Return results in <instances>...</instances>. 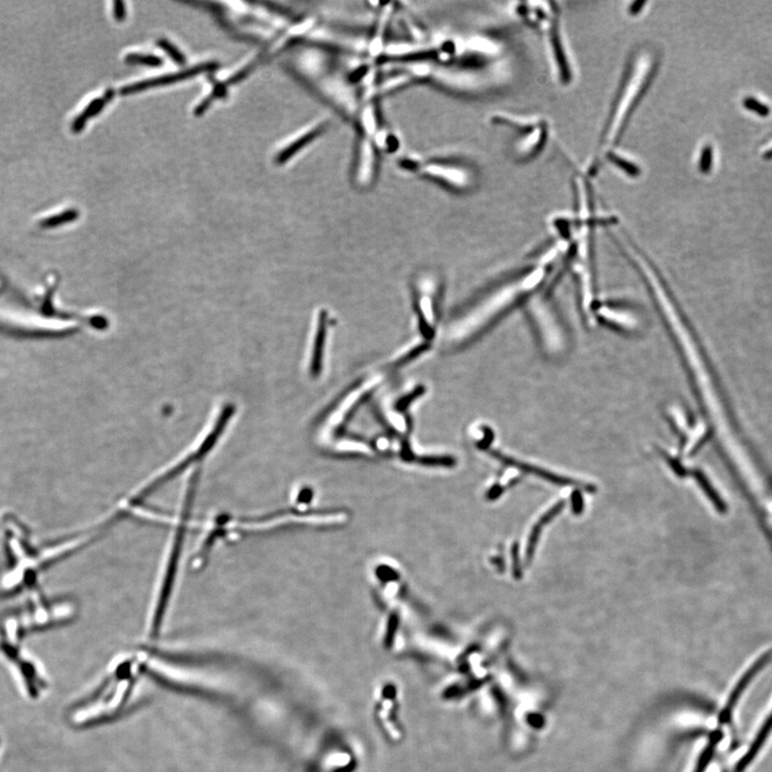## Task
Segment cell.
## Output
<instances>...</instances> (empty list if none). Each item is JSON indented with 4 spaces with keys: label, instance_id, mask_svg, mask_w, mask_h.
Returning <instances> with one entry per match:
<instances>
[{
    "label": "cell",
    "instance_id": "obj_11",
    "mask_svg": "<svg viewBox=\"0 0 772 772\" xmlns=\"http://www.w3.org/2000/svg\"><path fill=\"white\" fill-rule=\"evenodd\" d=\"M743 105H745V108L752 111V112L757 113V114L761 115V116H768V115H769L770 110L767 105L763 104V103L759 102L757 99H745Z\"/></svg>",
    "mask_w": 772,
    "mask_h": 772
},
{
    "label": "cell",
    "instance_id": "obj_8",
    "mask_svg": "<svg viewBox=\"0 0 772 772\" xmlns=\"http://www.w3.org/2000/svg\"><path fill=\"white\" fill-rule=\"evenodd\" d=\"M78 216H80L78 210L67 209L64 210V213L42 220L40 222V226H43V228H54V226H62V224L67 223V222L74 221V220L78 219Z\"/></svg>",
    "mask_w": 772,
    "mask_h": 772
},
{
    "label": "cell",
    "instance_id": "obj_13",
    "mask_svg": "<svg viewBox=\"0 0 772 772\" xmlns=\"http://www.w3.org/2000/svg\"><path fill=\"white\" fill-rule=\"evenodd\" d=\"M114 16L116 21L123 22L126 19V8L123 1H115Z\"/></svg>",
    "mask_w": 772,
    "mask_h": 772
},
{
    "label": "cell",
    "instance_id": "obj_2",
    "mask_svg": "<svg viewBox=\"0 0 772 772\" xmlns=\"http://www.w3.org/2000/svg\"><path fill=\"white\" fill-rule=\"evenodd\" d=\"M378 169V149L371 137L361 135L357 146L353 181L359 189H368L375 183Z\"/></svg>",
    "mask_w": 772,
    "mask_h": 772
},
{
    "label": "cell",
    "instance_id": "obj_4",
    "mask_svg": "<svg viewBox=\"0 0 772 772\" xmlns=\"http://www.w3.org/2000/svg\"><path fill=\"white\" fill-rule=\"evenodd\" d=\"M218 68H219V64H217V62H208V64H199V66L188 69L186 71L179 72V74H167V76H159V78H151V80L141 81V82L128 85V86H125L121 88L120 94L123 95V96H127V95L135 94V92H142V90L153 88V87L172 84V83H177L179 82V81L193 78V76H198V74H203V72L214 71V70Z\"/></svg>",
    "mask_w": 772,
    "mask_h": 772
},
{
    "label": "cell",
    "instance_id": "obj_6",
    "mask_svg": "<svg viewBox=\"0 0 772 772\" xmlns=\"http://www.w3.org/2000/svg\"><path fill=\"white\" fill-rule=\"evenodd\" d=\"M113 98H114V90H108L102 97L95 99L90 104L87 105V108L84 109L83 112L74 119V124H72L74 133H80L84 129L88 119L98 115L100 111L106 105V103L110 102Z\"/></svg>",
    "mask_w": 772,
    "mask_h": 772
},
{
    "label": "cell",
    "instance_id": "obj_7",
    "mask_svg": "<svg viewBox=\"0 0 772 772\" xmlns=\"http://www.w3.org/2000/svg\"><path fill=\"white\" fill-rule=\"evenodd\" d=\"M721 739H722V733H721L720 731H715V733H712L708 745H707L706 747L701 752V757H699L698 761H697L696 767H695L694 771L693 772H706L709 763H710L713 755H715L717 745H719Z\"/></svg>",
    "mask_w": 772,
    "mask_h": 772
},
{
    "label": "cell",
    "instance_id": "obj_14",
    "mask_svg": "<svg viewBox=\"0 0 772 772\" xmlns=\"http://www.w3.org/2000/svg\"><path fill=\"white\" fill-rule=\"evenodd\" d=\"M764 159H766V160H771L772 149H770V151H768L767 153H765V155H764Z\"/></svg>",
    "mask_w": 772,
    "mask_h": 772
},
{
    "label": "cell",
    "instance_id": "obj_1",
    "mask_svg": "<svg viewBox=\"0 0 772 772\" xmlns=\"http://www.w3.org/2000/svg\"><path fill=\"white\" fill-rule=\"evenodd\" d=\"M418 173L457 191H464L472 185L470 172L457 163L446 161L424 163Z\"/></svg>",
    "mask_w": 772,
    "mask_h": 772
},
{
    "label": "cell",
    "instance_id": "obj_10",
    "mask_svg": "<svg viewBox=\"0 0 772 772\" xmlns=\"http://www.w3.org/2000/svg\"><path fill=\"white\" fill-rule=\"evenodd\" d=\"M158 46H160L163 50H165L167 55L177 62V64H186V57L184 56L183 53L177 48V46L172 44L171 42L167 41L165 39H160L158 41Z\"/></svg>",
    "mask_w": 772,
    "mask_h": 772
},
{
    "label": "cell",
    "instance_id": "obj_12",
    "mask_svg": "<svg viewBox=\"0 0 772 772\" xmlns=\"http://www.w3.org/2000/svg\"><path fill=\"white\" fill-rule=\"evenodd\" d=\"M711 165H712V149L710 146H706L701 151V171L703 173H709Z\"/></svg>",
    "mask_w": 772,
    "mask_h": 772
},
{
    "label": "cell",
    "instance_id": "obj_3",
    "mask_svg": "<svg viewBox=\"0 0 772 772\" xmlns=\"http://www.w3.org/2000/svg\"><path fill=\"white\" fill-rule=\"evenodd\" d=\"M329 125H331V117L326 115H322L315 119L298 137H295L292 142L289 143L284 149L279 151L275 159L277 165H284L287 161L290 160L295 153L302 151L306 145L310 144L317 137H320L329 128Z\"/></svg>",
    "mask_w": 772,
    "mask_h": 772
},
{
    "label": "cell",
    "instance_id": "obj_9",
    "mask_svg": "<svg viewBox=\"0 0 772 772\" xmlns=\"http://www.w3.org/2000/svg\"><path fill=\"white\" fill-rule=\"evenodd\" d=\"M126 64H143L149 67H160L163 60L155 55H143V54H129L125 58Z\"/></svg>",
    "mask_w": 772,
    "mask_h": 772
},
{
    "label": "cell",
    "instance_id": "obj_5",
    "mask_svg": "<svg viewBox=\"0 0 772 772\" xmlns=\"http://www.w3.org/2000/svg\"><path fill=\"white\" fill-rule=\"evenodd\" d=\"M772 731V711L770 715H768L766 719L765 723L763 726L759 729L757 733V737L754 739L753 743L750 745V749L747 750V753L745 754V757L738 761L737 766H736L735 772H743L745 768L749 767L750 764L752 763L755 757H757V754L761 751L763 745H765L766 740L769 737L770 733Z\"/></svg>",
    "mask_w": 772,
    "mask_h": 772
}]
</instances>
